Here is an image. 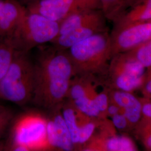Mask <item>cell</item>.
Instances as JSON below:
<instances>
[{
    "label": "cell",
    "instance_id": "obj_30",
    "mask_svg": "<svg viewBox=\"0 0 151 151\" xmlns=\"http://www.w3.org/2000/svg\"><path fill=\"white\" fill-rule=\"evenodd\" d=\"M5 145H3L2 144H0V151H4Z\"/></svg>",
    "mask_w": 151,
    "mask_h": 151
},
{
    "label": "cell",
    "instance_id": "obj_32",
    "mask_svg": "<svg viewBox=\"0 0 151 151\" xmlns=\"http://www.w3.org/2000/svg\"><path fill=\"white\" fill-rule=\"evenodd\" d=\"M84 151H92V150H85Z\"/></svg>",
    "mask_w": 151,
    "mask_h": 151
},
{
    "label": "cell",
    "instance_id": "obj_27",
    "mask_svg": "<svg viewBox=\"0 0 151 151\" xmlns=\"http://www.w3.org/2000/svg\"><path fill=\"white\" fill-rule=\"evenodd\" d=\"M120 110H121L120 108H119L117 105H116L115 103L111 102L110 104L109 103L106 111L109 115L113 116L116 114L119 113Z\"/></svg>",
    "mask_w": 151,
    "mask_h": 151
},
{
    "label": "cell",
    "instance_id": "obj_26",
    "mask_svg": "<svg viewBox=\"0 0 151 151\" xmlns=\"http://www.w3.org/2000/svg\"><path fill=\"white\" fill-rule=\"evenodd\" d=\"M6 143L7 151H32L27 147L13 142L9 139Z\"/></svg>",
    "mask_w": 151,
    "mask_h": 151
},
{
    "label": "cell",
    "instance_id": "obj_9",
    "mask_svg": "<svg viewBox=\"0 0 151 151\" xmlns=\"http://www.w3.org/2000/svg\"><path fill=\"white\" fill-rule=\"evenodd\" d=\"M27 13L18 0H0V37L11 38Z\"/></svg>",
    "mask_w": 151,
    "mask_h": 151
},
{
    "label": "cell",
    "instance_id": "obj_2",
    "mask_svg": "<svg viewBox=\"0 0 151 151\" xmlns=\"http://www.w3.org/2000/svg\"><path fill=\"white\" fill-rule=\"evenodd\" d=\"M65 51L75 76L101 80L106 75L111 58L110 33L107 31L95 34Z\"/></svg>",
    "mask_w": 151,
    "mask_h": 151
},
{
    "label": "cell",
    "instance_id": "obj_31",
    "mask_svg": "<svg viewBox=\"0 0 151 151\" xmlns=\"http://www.w3.org/2000/svg\"><path fill=\"white\" fill-rule=\"evenodd\" d=\"M4 151H7V148L6 144H5V147H4Z\"/></svg>",
    "mask_w": 151,
    "mask_h": 151
},
{
    "label": "cell",
    "instance_id": "obj_16",
    "mask_svg": "<svg viewBox=\"0 0 151 151\" xmlns=\"http://www.w3.org/2000/svg\"><path fill=\"white\" fill-rule=\"evenodd\" d=\"M15 51L11 38L0 37V81L7 71Z\"/></svg>",
    "mask_w": 151,
    "mask_h": 151
},
{
    "label": "cell",
    "instance_id": "obj_21",
    "mask_svg": "<svg viewBox=\"0 0 151 151\" xmlns=\"http://www.w3.org/2000/svg\"><path fill=\"white\" fill-rule=\"evenodd\" d=\"M15 116L11 108L0 105V140L10 129Z\"/></svg>",
    "mask_w": 151,
    "mask_h": 151
},
{
    "label": "cell",
    "instance_id": "obj_14",
    "mask_svg": "<svg viewBox=\"0 0 151 151\" xmlns=\"http://www.w3.org/2000/svg\"><path fill=\"white\" fill-rule=\"evenodd\" d=\"M51 119L54 124L55 135L54 148H58L65 151H72L73 143L62 115L55 114Z\"/></svg>",
    "mask_w": 151,
    "mask_h": 151
},
{
    "label": "cell",
    "instance_id": "obj_12",
    "mask_svg": "<svg viewBox=\"0 0 151 151\" xmlns=\"http://www.w3.org/2000/svg\"><path fill=\"white\" fill-rule=\"evenodd\" d=\"M106 18L101 9L81 11L68 17L60 22L58 35L63 34L77 27L94 23L106 22Z\"/></svg>",
    "mask_w": 151,
    "mask_h": 151
},
{
    "label": "cell",
    "instance_id": "obj_28",
    "mask_svg": "<svg viewBox=\"0 0 151 151\" xmlns=\"http://www.w3.org/2000/svg\"><path fill=\"white\" fill-rule=\"evenodd\" d=\"M18 1L20 2H21L22 5H24L25 6L27 5L28 4L32 3L34 2H35V1H37L38 0H18Z\"/></svg>",
    "mask_w": 151,
    "mask_h": 151
},
{
    "label": "cell",
    "instance_id": "obj_5",
    "mask_svg": "<svg viewBox=\"0 0 151 151\" xmlns=\"http://www.w3.org/2000/svg\"><path fill=\"white\" fill-rule=\"evenodd\" d=\"M147 70L124 53L114 55L107 72L101 80L115 90L131 92L142 86Z\"/></svg>",
    "mask_w": 151,
    "mask_h": 151
},
{
    "label": "cell",
    "instance_id": "obj_22",
    "mask_svg": "<svg viewBox=\"0 0 151 151\" xmlns=\"http://www.w3.org/2000/svg\"><path fill=\"white\" fill-rule=\"evenodd\" d=\"M93 99L100 114L106 112L110 101L109 91H105L95 95Z\"/></svg>",
    "mask_w": 151,
    "mask_h": 151
},
{
    "label": "cell",
    "instance_id": "obj_15",
    "mask_svg": "<svg viewBox=\"0 0 151 151\" xmlns=\"http://www.w3.org/2000/svg\"><path fill=\"white\" fill-rule=\"evenodd\" d=\"M101 10L108 20L114 22L128 9L135 4L134 0H99Z\"/></svg>",
    "mask_w": 151,
    "mask_h": 151
},
{
    "label": "cell",
    "instance_id": "obj_25",
    "mask_svg": "<svg viewBox=\"0 0 151 151\" xmlns=\"http://www.w3.org/2000/svg\"><path fill=\"white\" fill-rule=\"evenodd\" d=\"M141 102V114L148 118L151 117V104L148 98H145Z\"/></svg>",
    "mask_w": 151,
    "mask_h": 151
},
{
    "label": "cell",
    "instance_id": "obj_3",
    "mask_svg": "<svg viewBox=\"0 0 151 151\" xmlns=\"http://www.w3.org/2000/svg\"><path fill=\"white\" fill-rule=\"evenodd\" d=\"M34 87V62L28 52L15 50L7 71L0 81V100L23 106L32 101Z\"/></svg>",
    "mask_w": 151,
    "mask_h": 151
},
{
    "label": "cell",
    "instance_id": "obj_24",
    "mask_svg": "<svg viewBox=\"0 0 151 151\" xmlns=\"http://www.w3.org/2000/svg\"><path fill=\"white\" fill-rule=\"evenodd\" d=\"M112 122L115 128L118 129H123L127 125L128 120L124 114L119 113L113 116Z\"/></svg>",
    "mask_w": 151,
    "mask_h": 151
},
{
    "label": "cell",
    "instance_id": "obj_8",
    "mask_svg": "<svg viewBox=\"0 0 151 151\" xmlns=\"http://www.w3.org/2000/svg\"><path fill=\"white\" fill-rule=\"evenodd\" d=\"M110 37L112 57L151 40V22L113 28Z\"/></svg>",
    "mask_w": 151,
    "mask_h": 151
},
{
    "label": "cell",
    "instance_id": "obj_20",
    "mask_svg": "<svg viewBox=\"0 0 151 151\" xmlns=\"http://www.w3.org/2000/svg\"><path fill=\"white\" fill-rule=\"evenodd\" d=\"M62 117L70 132L73 143H78L80 127L77 124L75 110L70 107L65 108L63 111Z\"/></svg>",
    "mask_w": 151,
    "mask_h": 151
},
{
    "label": "cell",
    "instance_id": "obj_23",
    "mask_svg": "<svg viewBox=\"0 0 151 151\" xmlns=\"http://www.w3.org/2000/svg\"><path fill=\"white\" fill-rule=\"evenodd\" d=\"M95 125L88 123L79 128L78 143H84L91 137L95 130Z\"/></svg>",
    "mask_w": 151,
    "mask_h": 151
},
{
    "label": "cell",
    "instance_id": "obj_13",
    "mask_svg": "<svg viewBox=\"0 0 151 151\" xmlns=\"http://www.w3.org/2000/svg\"><path fill=\"white\" fill-rule=\"evenodd\" d=\"M151 22V0H140L114 22V28Z\"/></svg>",
    "mask_w": 151,
    "mask_h": 151
},
{
    "label": "cell",
    "instance_id": "obj_19",
    "mask_svg": "<svg viewBox=\"0 0 151 151\" xmlns=\"http://www.w3.org/2000/svg\"><path fill=\"white\" fill-rule=\"evenodd\" d=\"M107 151H137L133 141L125 136H115L109 138L106 143Z\"/></svg>",
    "mask_w": 151,
    "mask_h": 151
},
{
    "label": "cell",
    "instance_id": "obj_10",
    "mask_svg": "<svg viewBox=\"0 0 151 151\" xmlns=\"http://www.w3.org/2000/svg\"><path fill=\"white\" fill-rule=\"evenodd\" d=\"M108 31L106 22L88 24L58 35L50 44L54 48L65 50L76 44L100 32Z\"/></svg>",
    "mask_w": 151,
    "mask_h": 151
},
{
    "label": "cell",
    "instance_id": "obj_11",
    "mask_svg": "<svg viewBox=\"0 0 151 151\" xmlns=\"http://www.w3.org/2000/svg\"><path fill=\"white\" fill-rule=\"evenodd\" d=\"M110 100L117 105L123 111L128 121L137 123L141 116V102L131 92L119 90L109 91Z\"/></svg>",
    "mask_w": 151,
    "mask_h": 151
},
{
    "label": "cell",
    "instance_id": "obj_6",
    "mask_svg": "<svg viewBox=\"0 0 151 151\" xmlns=\"http://www.w3.org/2000/svg\"><path fill=\"white\" fill-rule=\"evenodd\" d=\"M47 121L35 114L15 116L10 129L9 139L25 146L31 151L48 145L47 137Z\"/></svg>",
    "mask_w": 151,
    "mask_h": 151
},
{
    "label": "cell",
    "instance_id": "obj_7",
    "mask_svg": "<svg viewBox=\"0 0 151 151\" xmlns=\"http://www.w3.org/2000/svg\"><path fill=\"white\" fill-rule=\"evenodd\" d=\"M25 7L29 12L58 23L81 11L101 9L99 0H38Z\"/></svg>",
    "mask_w": 151,
    "mask_h": 151
},
{
    "label": "cell",
    "instance_id": "obj_1",
    "mask_svg": "<svg viewBox=\"0 0 151 151\" xmlns=\"http://www.w3.org/2000/svg\"><path fill=\"white\" fill-rule=\"evenodd\" d=\"M34 62V87L32 101L54 108L68 95L75 72L65 50L52 45L39 51Z\"/></svg>",
    "mask_w": 151,
    "mask_h": 151
},
{
    "label": "cell",
    "instance_id": "obj_18",
    "mask_svg": "<svg viewBox=\"0 0 151 151\" xmlns=\"http://www.w3.org/2000/svg\"><path fill=\"white\" fill-rule=\"evenodd\" d=\"M95 95H88L72 101L73 104L78 111L90 117H96L100 113L99 111L93 98Z\"/></svg>",
    "mask_w": 151,
    "mask_h": 151
},
{
    "label": "cell",
    "instance_id": "obj_4",
    "mask_svg": "<svg viewBox=\"0 0 151 151\" xmlns=\"http://www.w3.org/2000/svg\"><path fill=\"white\" fill-rule=\"evenodd\" d=\"M59 29L60 23L27 11L10 38L15 50L29 53L39 45L50 43Z\"/></svg>",
    "mask_w": 151,
    "mask_h": 151
},
{
    "label": "cell",
    "instance_id": "obj_17",
    "mask_svg": "<svg viewBox=\"0 0 151 151\" xmlns=\"http://www.w3.org/2000/svg\"><path fill=\"white\" fill-rule=\"evenodd\" d=\"M124 53L146 70L151 69V40L140 44Z\"/></svg>",
    "mask_w": 151,
    "mask_h": 151
},
{
    "label": "cell",
    "instance_id": "obj_29",
    "mask_svg": "<svg viewBox=\"0 0 151 151\" xmlns=\"http://www.w3.org/2000/svg\"><path fill=\"white\" fill-rule=\"evenodd\" d=\"M151 137H148V139H147V146L148 147H151Z\"/></svg>",
    "mask_w": 151,
    "mask_h": 151
}]
</instances>
